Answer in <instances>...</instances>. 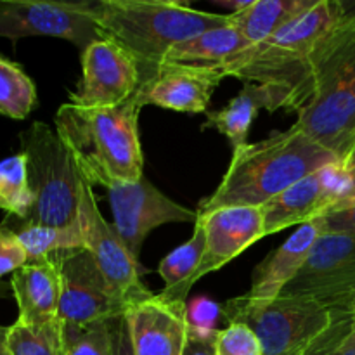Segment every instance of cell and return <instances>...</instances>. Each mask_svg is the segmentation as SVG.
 I'll use <instances>...</instances> for the list:
<instances>
[{
    "mask_svg": "<svg viewBox=\"0 0 355 355\" xmlns=\"http://www.w3.org/2000/svg\"><path fill=\"white\" fill-rule=\"evenodd\" d=\"M315 0H250L239 12H231V23L248 45H259L272 37L293 17L314 6Z\"/></svg>",
    "mask_w": 355,
    "mask_h": 355,
    "instance_id": "cell-23",
    "label": "cell"
},
{
    "mask_svg": "<svg viewBox=\"0 0 355 355\" xmlns=\"http://www.w3.org/2000/svg\"><path fill=\"white\" fill-rule=\"evenodd\" d=\"M141 85L139 62L111 38L92 42L82 51V80L69 103L87 107H113L135 96Z\"/></svg>",
    "mask_w": 355,
    "mask_h": 355,
    "instance_id": "cell-13",
    "label": "cell"
},
{
    "mask_svg": "<svg viewBox=\"0 0 355 355\" xmlns=\"http://www.w3.org/2000/svg\"><path fill=\"white\" fill-rule=\"evenodd\" d=\"M107 191L113 225L130 255L139 262L142 243L153 229L165 224H193L198 211L175 203L146 177L137 182H116L104 187Z\"/></svg>",
    "mask_w": 355,
    "mask_h": 355,
    "instance_id": "cell-10",
    "label": "cell"
},
{
    "mask_svg": "<svg viewBox=\"0 0 355 355\" xmlns=\"http://www.w3.org/2000/svg\"><path fill=\"white\" fill-rule=\"evenodd\" d=\"M21 245L28 255V263L42 262L58 253L85 248L80 222L69 227H49V225L23 224L16 231Z\"/></svg>",
    "mask_w": 355,
    "mask_h": 355,
    "instance_id": "cell-24",
    "label": "cell"
},
{
    "mask_svg": "<svg viewBox=\"0 0 355 355\" xmlns=\"http://www.w3.org/2000/svg\"><path fill=\"white\" fill-rule=\"evenodd\" d=\"M78 222L85 250H89L92 259L96 260L97 267L104 274L116 297L127 307L151 297L153 293L142 284L141 279L142 272L146 270L130 255L114 225L103 217L97 207L96 194L89 182L83 184L82 187Z\"/></svg>",
    "mask_w": 355,
    "mask_h": 355,
    "instance_id": "cell-11",
    "label": "cell"
},
{
    "mask_svg": "<svg viewBox=\"0 0 355 355\" xmlns=\"http://www.w3.org/2000/svg\"><path fill=\"white\" fill-rule=\"evenodd\" d=\"M305 355H355L352 312H335L331 328L309 349Z\"/></svg>",
    "mask_w": 355,
    "mask_h": 355,
    "instance_id": "cell-30",
    "label": "cell"
},
{
    "mask_svg": "<svg viewBox=\"0 0 355 355\" xmlns=\"http://www.w3.org/2000/svg\"><path fill=\"white\" fill-rule=\"evenodd\" d=\"M35 198L28 182L26 156L23 153L0 162V210L26 222Z\"/></svg>",
    "mask_w": 355,
    "mask_h": 355,
    "instance_id": "cell-27",
    "label": "cell"
},
{
    "mask_svg": "<svg viewBox=\"0 0 355 355\" xmlns=\"http://www.w3.org/2000/svg\"><path fill=\"white\" fill-rule=\"evenodd\" d=\"M343 162L347 163V166H349L350 173H352V179H354L352 196H350V200L347 201V203H352V201H355V144H354V148L349 151V155H347L345 158H343ZM342 205H343V203H342Z\"/></svg>",
    "mask_w": 355,
    "mask_h": 355,
    "instance_id": "cell-35",
    "label": "cell"
},
{
    "mask_svg": "<svg viewBox=\"0 0 355 355\" xmlns=\"http://www.w3.org/2000/svg\"><path fill=\"white\" fill-rule=\"evenodd\" d=\"M37 106L35 83L17 62L0 55V114L24 120Z\"/></svg>",
    "mask_w": 355,
    "mask_h": 355,
    "instance_id": "cell-26",
    "label": "cell"
},
{
    "mask_svg": "<svg viewBox=\"0 0 355 355\" xmlns=\"http://www.w3.org/2000/svg\"><path fill=\"white\" fill-rule=\"evenodd\" d=\"M342 159L291 125L259 142L232 149L224 179L198 208V217L225 207L262 208L322 166Z\"/></svg>",
    "mask_w": 355,
    "mask_h": 355,
    "instance_id": "cell-1",
    "label": "cell"
},
{
    "mask_svg": "<svg viewBox=\"0 0 355 355\" xmlns=\"http://www.w3.org/2000/svg\"><path fill=\"white\" fill-rule=\"evenodd\" d=\"M6 349L9 355H66L64 326L59 318L45 324L16 321L7 329Z\"/></svg>",
    "mask_w": 355,
    "mask_h": 355,
    "instance_id": "cell-25",
    "label": "cell"
},
{
    "mask_svg": "<svg viewBox=\"0 0 355 355\" xmlns=\"http://www.w3.org/2000/svg\"><path fill=\"white\" fill-rule=\"evenodd\" d=\"M139 113L135 96L113 107L87 110L68 103L58 110L55 132L92 187L137 182L144 177Z\"/></svg>",
    "mask_w": 355,
    "mask_h": 355,
    "instance_id": "cell-3",
    "label": "cell"
},
{
    "mask_svg": "<svg viewBox=\"0 0 355 355\" xmlns=\"http://www.w3.org/2000/svg\"><path fill=\"white\" fill-rule=\"evenodd\" d=\"M321 175L311 173L262 207L266 236L277 234L293 225H305L331 208Z\"/></svg>",
    "mask_w": 355,
    "mask_h": 355,
    "instance_id": "cell-20",
    "label": "cell"
},
{
    "mask_svg": "<svg viewBox=\"0 0 355 355\" xmlns=\"http://www.w3.org/2000/svg\"><path fill=\"white\" fill-rule=\"evenodd\" d=\"M347 14L349 7L343 2L315 0L272 37L232 55L220 68L222 75L281 90L284 110L298 114L305 104L315 52Z\"/></svg>",
    "mask_w": 355,
    "mask_h": 355,
    "instance_id": "cell-2",
    "label": "cell"
},
{
    "mask_svg": "<svg viewBox=\"0 0 355 355\" xmlns=\"http://www.w3.org/2000/svg\"><path fill=\"white\" fill-rule=\"evenodd\" d=\"M205 245V229L200 222H196L193 236L163 257L158 267V274L165 284L158 293L162 300L177 307H187V295L203 260Z\"/></svg>",
    "mask_w": 355,
    "mask_h": 355,
    "instance_id": "cell-22",
    "label": "cell"
},
{
    "mask_svg": "<svg viewBox=\"0 0 355 355\" xmlns=\"http://www.w3.org/2000/svg\"><path fill=\"white\" fill-rule=\"evenodd\" d=\"M250 47L232 23L214 28L180 42L170 49L162 64L194 66V68L220 69L232 55ZM159 64V66H162Z\"/></svg>",
    "mask_w": 355,
    "mask_h": 355,
    "instance_id": "cell-21",
    "label": "cell"
},
{
    "mask_svg": "<svg viewBox=\"0 0 355 355\" xmlns=\"http://www.w3.org/2000/svg\"><path fill=\"white\" fill-rule=\"evenodd\" d=\"M92 7L94 2L0 0V37L10 42L24 37H54L83 51L104 38Z\"/></svg>",
    "mask_w": 355,
    "mask_h": 355,
    "instance_id": "cell-9",
    "label": "cell"
},
{
    "mask_svg": "<svg viewBox=\"0 0 355 355\" xmlns=\"http://www.w3.org/2000/svg\"><path fill=\"white\" fill-rule=\"evenodd\" d=\"M28 263V255L17 238L16 231L0 225V277L14 274Z\"/></svg>",
    "mask_w": 355,
    "mask_h": 355,
    "instance_id": "cell-32",
    "label": "cell"
},
{
    "mask_svg": "<svg viewBox=\"0 0 355 355\" xmlns=\"http://www.w3.org/2000/svg\"><path fill=\"white\" fill-rule=\"evenodd\" d=\"M184 355H215L214 342H201V340L189 338Z\"/></svg>",
    "mask_w": 355,
    "mask_h": 355,
    "instance_id": "cell-34",
    "label": "cell"
},
{
    "mask_svg": "<svg viewBox=\"0 0 355 355\" xmlns=\"http://www.w3.org/2000/svg\"><path fill=\"white\" fill-rule=\"evenodd\" d=\"M322 234L321 217L300 225L279 248L272 250L252 274V284L239 297L250 307H263L276 300L284 288L297 277L311 253L312 246Z\"/></svg>",
    "mask_w": 355,
    "mask_h": 355,
    "instance_id": "cell-17",
    "label": "cell"
},
{
    "mask_svg": "<svg viewBox=\"0 0 355 355\" xmlns=\"http://www.w3.org/2000/svg\"><path fill=\"white\" fill-rule=\"evenodd\" d=\"M2 355H9V352H7V349L6 350H3V354Z\"/></svg>",
    "mask_w": 355,
    "mask_h": 355,
    "instance_id": "cell-39",
    "label": "cell"
},
{
    "mask_svg": "<svg viewBox=\"0 0 355 355\" xmlns=\"http://www.w3.org/2000/svg\"><path fill=\"white\" fill-rule=\"evenodd\" d=\"M227 324L250 326L262 343L263 355H305L331 328L335 312L305 297H277L263 307H250L239 297L222 304Z\"/></svg>",
    "mask_w": 355,
    "mask_h": 355,
    "instance_id": "cell-7",
    "label": "cell"
},
{
    "mask_svg": "<svg viewBox=\"0 0 355 355\" xmlns=\"http://www.w3.org/2000/svg\"><path fill=\"white\" fill-rule=\"evenodd\" d=\"M64 326L66 355H111L106 322L90 326Z\"/></svg>",
    "mask_w": 355,
    "mask_h": 355,
    "instance_id": "cell-28",
    "label": "cell"
},
{
    "mask_svg": "<svg viewBox=\"0 0 355 355\" xmlns=\"http://www.w3.org/2000/svg\"><path fill=\"white\" fill-rule=\"evenodd\" d=\"M61 274L58 318L62 324L90 326L125 314L127 305L116 297L89 250L54 255Z\"/></svg>",
    "mask_w": 355,
    "mask_h": 355,
    "instance_id": "cell-12",
    "label": "cell"
},
{
    "mask_svg": "<svg viewBox=\"0 0 355 355\" xmlns=\"http://www.w3.org/2000/svg\"><path fill=\"white\" fill-rule=\"evenodd\" d=\"M352 336L355 338V309L352 312Z\"/></svg>",
    "mask_w": 355,
    "mask_h": 355,
    "instance_id": "cell-38",
    "label": "cell"
},
{
    "mask_svg": "<svg viewBox=\"0 0 355 355\" xmlns=\"http://www.w3.org/2000/svg\"><path fill=\"white\" fill-rule=\"evenodd\" d=\"M9 284L19 311L17 321L24 324H45L58 319L61 274L55 257L26 263L12 274Z\"/></svg>",
    "mask_w": 355,
    "mask_h": 355,
    "instance_id": "cell-18",
    "label": "cell"
},
{
    "mask_svg": "<svg viewBox=\"0 0 355 355\" xmlns=\"http://www.w3.org/2000/svg\"><path fill=\"white\" fill-rule=\"evenodd\" d=\"M28 182L35 203L24 224L69 227L78 224L82 187L87 182L55 128L33 121L19 134Z\"/></svg>",
    "mask_w": 355,
    "mask_h": 355,
    "instance_id": "cell-6",
    "label": "cell"
},
{
    "mask_svg": "<svg viewBox=\"0 0 355 355\" xmlns=\"http://www.w3.org/2000/svg\"><path fill=\"white\" fill-rule=\"evenodd\" d=\"M295 127L345 158L355 144V9L322 42L312 61Z\"/></svg>",
    "mask_w": 355,
    "mask_h": 355,
    "instance_id": "cell-4",
    "label": "cell"
},
{
    "mask_svg": "<svg viewBox=\"0 0 355 355\" xmlns=\"http://www.w3.org/2000/svg\"><path fill=\"white\" fill-rule=\"evenodd\" d=\"M187 335L193 340L214 342L217 336V322L220 321L222 305L211 298L198 297L187 304Z\"/></svg>",
    "mask_w": 355,
    "mask_h": 355,
    "instance_id": "cell-29",
    "label": "cell"
},
{
    "mask_svg": "<svg viewBox=\"0 0 355 355\" xmlns=\"http://www.w3.org/2000/svg\"><path fill=\"white\" fill-rule=\"evenodd\" d=\"M281 295L312 298L331 312H354L355 234L322 232L302 270Z\"/></svg>",
    "mask_w": 355,
    "mask_h": 355,
    "instance_id": "cell-8",
    "label": "cell"
},
{
    "mask_svg": "<svg viewBox=\"0 0 355 355\" xmlns=\"http://www.w3.org/2000/svg\"><path fill=\"white\" fill-rule=\"evenodd\" d=\"M260 110H267L269 113L284 110V94L274 87L246 82L238 96L232 97L224 107L208 111L203 130L215 128L229 139L232 149L241 148L246 144L250 128Z\"/></svg>",
    "mask_w": 355,
    "mask_h": 355,
    "instance_id": "cell-19",
    "label": "cell"
},
{
    "mask_svg": "<svg viewBox=\"0 0 355 355\" xmlns=\"http://www.w3.org/2000/svg\"><path fill=\"white\" fill-rule=\"evenodd\" d=\"M106 324L107 336H110L111 355H134L130 342V333H128L127 315H116V318L106 321Z\"/></svg>",
    "mask_w": 355,
    "mask_h": 355,
    "instance_id": "cell-33",
    "label": "cell"
},
{
    "mask_svg": "<svg viewBox=\"0 0 355 355\" xmlns=\"http://www.w3.org/2000/svg\"><path fill=\"white\" fill-rule=\"evenodd\" d=\"M187 307H177L158 295L128 305V333L134 355H184L187 335Z\"/></svg>",
    "mask_w": 355,
    "mask_h": 355,
    "instance_id": "cell-16",
    "label": "cell"
},
{
    "mask_svg": "<svg viewBox=\"0 0 355 355\" xmlns=\"http://www.w3.org/2000/svg\"><path fill=\"white\" fill-rule=\"evenodd\" d=\"M9 288H10V284L7 286L6 283H2V281H0V298H6L7 295H9Z\"/></svg>",
    "mask_w": 355,
    "mask_h": 355,
    "instance_id": "cell-37",
    "label": "cell"
},
{
    "mask_svg": "<svg viewBox=\"0 0 355 355\" xmlns=\"http://www.w3.org/2000/svg\"><path fill=\"white\" fill-rule=\"evenodd\" d=\"M214 350L215 355H263L257 333L243 322H231L227 328L218 329Z\"/></svg>",
    "mask_w": 355,
    "mask_h": 355,
    "instance_id": "cell-31",
    "label": "cell"
},
{
    "mask_svg": "<svg viewBox=\"0 0 355 355\" xmlns=\"http://www.w3.org/2000/svg\"><path fill=\"white\" fill-rule=\"evenodd\" d=\"M224 78L220 69L162 64L139 85L135 97L141 107L153 104L177 113L207 114L214 90Z\"/></svg>",
    "mask_w": 355,
    "mask_h": 355,
    "instance_id": "cell-14",
    "label": "cell"
},
{
    "mask_svg": "<svg viewBox=\"0 0 355 355\" xmlns=\"http://www.w3.org/2000/svg\"><path fill=\"white\" fill-rule=\"evenodd\" d=\"M92 10L104 37L127 49L139 62L141 83L177 44L231 23L229 14L205 12L182 2L101 0L94 2Z\"/></svg>",
    "mask_w": 355,
    "mask_h": 355,
    "instance_id": "cell-5",
    "label": "cell"
},
{
    "mask_svg": "<svg viewBox=\"0 0 355 355\" xmlns=\"http://www.w3.org/2000/svg\"><path fill=\"white\" fill-rule=\"evenodd\" d=\"M198 222L205 229V253L194 283L207 274L227 266L253 243L266 238L262 208L225 207L200 215Z\"/></svg>",
    "mask_w": 355,
    "mask_h": 355,
    "instance_id": "cell-15",
    "label": "cell"
},
{
    "mask_svg": "<svg viewBox=\"0 0 355 355\" xmlns=\"http://www.w3.org/2000/svg\"><path fill=\"white\" fill-rule=\"evenodd\" d=\"M7 329H9V328H3V326H0V355H2V354H3V350H6Z\"/></svg>",
    "mask_w": 355,
    "mask_h": 355,
    "instance_id": "cell-36",
    "label": "cell"
}]
</instances>
